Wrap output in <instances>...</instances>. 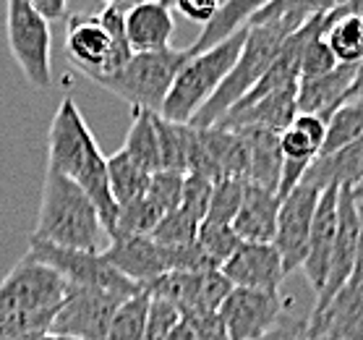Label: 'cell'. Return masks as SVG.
<instances>
[{
    "label": "cell",
    "mask_w": 363,
    "mask_h": 340,
    "mask_svg": "<svg viewBox=\"0 0 363 340\" xmlns=\"http://www.w3.org/2000/svg\"><path fill=\"white\" fill-rule=\"evenodd\" d=\"M186 322L194 327L199 340H233L228 327H225L220 312L217 314H204V317H194V319H186Z\"/></svg>",
    "instance_id": "b9f144b4"
},
{
    "label": "cell",
    "mask_w": 363,
    "mask_h": 340,
    "mask_svg": "<svg viewBox=\"0 0 363 340\" xmlns=\"http://www.w3.org/2000/svg\"><path fill=\"white\" fill-rule=\"evenodd\" d=\"M212 186L215 183L201 178V175H186V181H183V197L178 207L196 217L199 223H204L206 209H209V197H212Z\"/></svg>",
    "instance_id": "74e56055"
},
{
    "label": "cell",
    "mask_w": 363,
    "mask_h": 340,
    "mask_svg": "<svg viewBox=\"0 0 363 340\" xmlns=\"http://www.w3.org/2000/svg\"><path fill=\"white\" fill-rule=\"evenodd\" d=\"M167 340H199V338H196V332H194V327H191V324L181 317V319H178V324L170 330Z\"/></svg>",
    "instance_id": "7dc6e473"
},
{
    "label": "cell",
    "mask_w": 363,
    "mask_h": 340,
    "mask_svg": "<svg viewBox=\"0 0 363 340\" xmlns=\"http://www.w3.org/2000/svg\"><path fill=\"white\" fill-rule=\"evenodd\" d=\"M155 128H157L160 141V160L162 170H175V173H189V155L191 139H194V126L191 124H173L165 118L155 116Z\"/></svg>",
    "instance_id": "f1b7e54d"
},
{
    "label": "cell",
    "mask_w": 363,
    "mask_h": 340,
    "mask_svg": "<svg viewBox=\"0 0 363 340\" xmlns=\"http://www.w3.org/2000/svg\"><path fill=\"white\" fill-rule=\"evenodd\" d=\"M155 116L149 110L133 108V124L128 128L121 150L131 160H136L141 168H147L149 173L162 170V160H160V141H157V128H155Z\"/></svg>",
    "instance_id": "83f0119b"
},
{
    "label": "cell",
    "mask_w": 363,
    "mask_h": 340,
    "mask_svg": "<svg viewBox=\"0 0 363 340\" xmlns=\"http://www.w3.org/2000/svg\"><path fill=\"white\" fill-rule=\"evenodd\" d=\"M340 0H269L248 24H280L288 32H298L306 21L327 13Z\"/></svg>",
    "instance_id": "4316f807"
},
{
    "label": "cell",
    "mask_w": 363,
    "mask_h": 340,
    "mask_svg": "<svg viewBox=\"0 0 363 340\" xmlns=\"http://www.w3.org/2000/svg\"><path fill=\"white\" fill-rule=\"evenodd\" d=\"M280 194L264 186L246 181L243 202L233 228L240 241H254V243H272L274 231H277V215H280Z\"/></svg>",
    "instance_id": "d6986e66"
},
{
    "label": "cell",
    "mask_w": 363,
    "mask_h": 340,
    "mask_svg": "<svg viewBox=\"0 0 363 340\" xmlns=\"http://www.w3.org/2000/svg\"><path fill=\"white\" fill-rule=\"evenodd\" d=\"M183 181H186L183 173H175V170H157V173H152L147 197L167 215V212L178 209V204H181Z\"/></svg>",
    "instance_id": "d590c367"
},
{
    "label": "cell",
    "mask_w": 363,
    "mask_h": 340,
    "mask_svg": "<svg viewBox=\"0 0 363 340\" xmlns=\"http://www.w3.org/2000/svg\"><path fill=\"white\" fill-rule=\"evenodd\" d=\"M6 40H9L11 55L21 68L26 82L32 84L34 89H48L52 84L50 21H45L26 0H6Z\"/></svg>",
    "instance_id": "52a82bcc"
},
{
    "label": "cell",
    "mask_w": 363,
    "mask_h": 340,
    "mask_svg": "<svg viewBox=\"0 0 363 340\" xmlns=\"http://www.w3.org/2000/svg\"><path fill=\"white\" fill-rule=\"evenodd\" d=\"M353 194H355V199H358V202H363V181L358 183V186H355V189H353Z\"/></svg>",
    "instance_id": "f5cc1de1"
},
{
    "label": "cell",
    "mask_w": 363,
    "mask_h": 340,
    "mask_svg": "<svg viewBox=\"0 0 363 340\" xmlns=\"http://www.w3.org/2000/svg\"><path fill=\"white\" fill-rule=\"evenodd\" d=\"M347 100H363V60L358 63V74H355V82H353V87H350Z\"/></svg>",
    "instance_id": "c3c4849f"
},
{
    "label": "cell",
    "mask_w": 363,
    "mask_h": 340,
    "mask_svg": "<svg viewBox=\"0 0 363 340\" xmlns=\"http://www.w3.org/2000/svg\"><path fill=\"white\" fill-rule=\"evenodd\" d=\"M243 191H246V178H223L212 186V197H209V209H206V223H225L233 225L235 215L243 202Z\"/></svg>",
    "instance_id": "d6a6232c"
},
{
    "label": "cell",
    "mask_w": 363,
    "mask_h": 340,
    "mask_svg": "<svg viewBox=\"0 0 363 340\" xmlns=\"http://www.w3.org/2000/svg\"><path fill=\"white\" fill-rule=\"evenodd\" d=\"M160 3L167 9L181 11L189 21H196V24H209L223 6V0H160Z\"/></svg>",
    "instance_id": "60d3db41"
},
{
    "label": "cell",
    "mask_w": 363,
    "mask_h": 340,
    "mask_svg": "<svg viewBox=\"0 0 363 340\" xmlns=\"http://www.w3.org/2000/svg\"><path fill=\"white\" fill-rule=\"evenodd\" d=\"M256 340H311L308 338V319H288L282 317L272 330Z\"/></svg>",
    "instance_id": "7bdbcfd3"
},
{
    "label": "cell",
    "mask_w": 363,
    "mask_h": 340,
    "mask_svg": "<svg viewBox=\"0 0 363 340\" xmlns=\"http://www.w3.org/2000/svg\"><path fill=\"white\" fill-rule=\"evenodd\" d=\"M296 32H288L280 24H248L246 26V42L240 50L235 66L230 68V74L225 76V82L220 84V89L209 97L204 108L199 110L191 126L196 128H209V126L220 124L228 110L235 108L248 92L254 89L256 82L269 71L274 58L280 55L282 45L288 42Z\"/></svg>",
    "instance_id": "277c9868"
},
{
    "label": "cell",
    "mask_w": 363,
    "mask_h": 340,
    "mask_svg": "<svg viewBox=\"0 0 363 340\" xmlns=\"http://www.w3.org/2000/svg\"><path fill=\"white\" fill-rule=\"evenodd\" d=\"M298 116V84L282 87V89L264 94L259 100L251 102H238L235 108L228 110V116L220 121V128H269V131L282 133L293 124V118Z\"/></svg>",
    "instance_id": "2e32d148"
},
{
    "label": "cell",
    "mask_w": 363,
    "mask_h": 340,
    "mask_svg": "<svg viewBox=\"0 0 363 340\" xmlns=\"http://www.w3.org/2000/svg\"><path fill=\"white\" fill-rule=\"evenodd\" d=\"M29 257H34L42 265L52 267L55 273L68 283V285H84V288H102L116 290L123 296H136L141 293V285L131 283L128 278L118 273L102 251H82V249H63L55 243L40 238H29Z\"/></svg>",
    "instance_id": "9c48e42d"
},
{
    "label": "cell",
    "mask_w": 363,
    "mask_h": 340,
    "mask_svg": "<svg viewBox=\"0 0 363 340\" xmlns=\"http://www.w3.org/2000/svg\"><path fill=\"white\" fill-rule=\"evenodd\" d=\"M355 74H358V63H340L330 74L301 79L298 82V113H316L327 121L332 110L347 100Z\"/></svg>",
    "instance_id": "ffe728a7"
},
{
    "label": "cell",
    "mask_w": 363,
    "mask_h": 340,
    "mask_svg": "<svg viewBox=\"0 0 363 340\" xmlns=\"http://www.w3.org/2000/svg\"><path fill=\"white\" fill-rule=\"evenodd\" d=\"M324 40L335 53L337 63L363 60V18L350 13L345 6H335L324 13Z\"/></svg>",
    "instance_id": "d4e9b609"
},
{
    "label": "cell",
    "mask_w": 363,
    "mask_h": 340,
    "mask_svg": "<svg viewBox=\"0 0 363 340\" xmlns=\"http://www.w3.org/2000/svg\"><path fill=\"white\" fill-rule=\"evenodd\" d=\"M363 136V100H345L327 118V136L319 155H332Z\"/></svg>",
    "instance_id": "f546056e"
},
{
    "label": "cell",
    "mask_w": 363,
    "mask_h": 340,
    "mask_svg": "<svg viewBox=\"0 0 363 340\" xmlns=\"http://www.w3.org/2000/svg\"><path fill=\"white\" fill-rule=\"evenodd\" d=\"M358 238H361V209L355 202V194L350 186L340 189L337 202V233H335V249H332L330 275L324 288L314 296L311 312H319L330 304L340 290L345 288L355 267V254H358Z\"/></svg>",
    "instance_id": "4fadbf2b"
},
{
    "label": "cell",
    "mask_w": 363,
    "mask_h": 340,
    "mask_svg": "<svg viewBox=\"0 0 363 340\" xmlns=\"http://www.w3.org/2000/svg\"><path fill=\"white\" fill-rule=\"evenodd\" d=\"M322 191L316 186H296V189L282 197L280 215H277V231H274V249L280 251L285 275L303 267L308 254V238H311V225H314L316 207H319Z\"/></svg>",
    "instance_id": "8fae6325"
},
{
    "label": "cell",
    "mask_w": 363,
    "mask_h": 340,
    "mask_svg": "<svg viewBox=\"0 0 363 340\" xmlns=\"http://www.w3.org/2000/svg\"><path fill=\"white\" fill-rule=\"evenodd\" d=\"M340 3H353V0H340ZM340 3H337V6H340Z\"/></svg>",
    "instance_id": "11a10c76"
},
{
    "label": "cell",
    "mask_w": 363,
    "mask_h": 340,
    "mask_svg": "<svg viewBox=\"0 0 363 340\" xmlns=\"http://www.w3.org/2000/svg\"><path fill=\"white\" fill-rule=\"evenodd\" d=\"M108 181L110 194H113V199H116L118 209H121L147 194L152 173L147 168H141L136 160L128 158L123 150H118L116 155L108 158Z\"/></svg>",
    "instance_id": "484cf974"
},
{
    "label": "cell",
    "mask_w": 363,
    "mask_h": 340,
    "mask_svg": "<svg viewBox=\"0 0 363 340\" xmlns=\"http://www.w3.org/2000/svg\"><path fill=\"white\" fill-rule=\"evenodd\" d=\"M363 181V136L347 144L342 150L332 152V155H319V158L308 165L303 181L306 186H316L319 191L330 189V186H350L355 189Z\"/></svg>",
    "instance_id": "7402d4cb"
},
{
    "label": "cell",
    "mask_w": 363,
    "mask_h": 340,
    "mask_svg": "<svg viewBox=\"0 0 363 340\" xmlns=\"http://www.w3.org/2000/svg\"><path fill=\"white\" fill-rule=\"evenodd\" d=\"M66 50L68 60L91 82L118 74L133 58L125 34V11L121 6H105L94 16H68Z\"/></svg>",
    "instance_id": "3957f363"
},
{
    "label": "cell",
    "mask_w": 363,
    "mask_h": 340,
    "mask_svg": "<svg viewBox=\"0 0 363 340\" xmlns=\"http://www.w3.org/2000/svg\"><path fill=\"white\" fill-rule=\"evenodd\" d=\"M290 301L280 290L233 288L220 317L233 340H256L269 332L288 312Z\"/></svg>",
    "instance_id": "7c38bea8"
},
{
    "label": "cell",
    "mask_w": 363,
    "mask_h": 340,
    "mask_svg": "<svg viewBox=\"0 0 363 340\" xmlns=\"http://www.w3.org/2000/svg\"><path fill=\"white\" fill-rule=\"evenodd\" d=\"M68 283L52 267L24 254L0 283V317L58 312Z\"/></svg>",
    "instance_id": "ba28073f"
},
{
    "label": "cell",
    "mask_w": 363,
    "mask_h": 340,
    "mask_svg": "<svg viewBox=\"0 0 363 340\" xmlns=\"http://www.w3.org/2000/svg\"><path fill=\"white\" fill-rule=\"evenodd\" d=\"M238 133L246 141L248 152L246 181L277 191L282 178V165H285L280 150V133L269 131V128H238Z\"/></svg>",
    "instance_id": "603a6c76"
},
{
    "label": "cell",
    "mask_w": 363,
    "mask_h": 340,
    "mask_svg": "<svg viewBox=\"0 0 363 340\" xmlns=\"http://www.w3.org/2000/svg\"><path fill=\"white\" fill-rule=\"evenodd\" d=\"M353 285H363V217H361V238H358V254H355V267H353V275H350V280Z\"/></svg>",
    "instance_id": "bcb514c9"
},
{
    "label": "cell",
    "mask_w": 363,
    "mask_h": 340,
    "mask_svg": "<svg viewBox=\"0 0 363 340\" xmlns=\"http://www.w3.org/2000/svg\"><path fill=\"white\" fill-rule=\"evenodd\" d=\"M189 58V48L186 50L165 48V50L152 53H133V58L118 74L94 79V84L113 92L116 97L125 100L133 108L160 113L175 76H178V71Z\"/></svg>",
    "instance_id": "8992f818"
},
{
    "label": "cell",
    "mask_w": 363,
    "mask_h": 340,
    "mask_svg": "<svg viewBox=\"0 0 363 340\" xmlns=\"http://www.w3.org/2000/svg\"><path fill=\"white\" fill-rule=\"evenodd\" d=\"M37 13H40L45 21H58V18L66 16L68 0H26Z\"/></svg>",
    "instance_id": "f6af8a7d"
},
{
    "label": "cell",
    "mask_w": 363,
    "mask_h": 340,
    "mask_svg": "<svg viewBox=\"0 0 363 340\" xmlns=\"http://www.w3.org/2000/svg\"><path fill=\"white\" fill-rule=\"evenodd\" d=\"M340 63L335 58V53L330 50V45L324 40V34L314 37L306 45L303 55H301V79H314V76H324L335 71Z\"/></svg>",
    "instance_id": "8d00e7d4"
},
{
    "label": "cell",
    "mask_w": 363,
    "mask_h": 340,
    "mask_svg": "<svg viewBox=\"0 0 363 340\" xmlns=\"http://www.w3.org/2000/svg\"><path fill=\"white\" fill-rule=\"evenodd\" d=\"M280 150H282V158L285 160L308 163V165H311V163L319 158V152H322L303 131H298L296 126H288V128L280 133Z\"/></svg>",
    "instance_id": "ab89813d"
},
{
    "label": "cell",
    "mask_w": 363,
    "mask_h": 340,
    "mask_svg": "<svg viewBox=\"0 0 363 340\" xmlns=\"http://www.w3.org/2000/svg\"><path fill=\"white\" fill-rule=\"evenodd\" d=\"M175 32L173 9L162 6L160 0L136 3L125 9V34L133 53H152L170 48V37Z\"/></svg>",
    "instance_id": "44dd1931"
},
{
    "label": "cell",
    "mask_w": 363,
    "mask_h": 340,
    "mask_svg": "<svg viewBox=\"0 0 363 340\" xmlns=\"http://www.w3.org/2000/svg\"><path fill=\"white\" fill-rule=\"evenodd\" d=\"M199 225L201 223H199L196 217L178 207L160 220V225L152 233V238L157 241V243H162V246H186V243L196 241Z\"/></svg>",
    "instance_id": "e575fe53"
},
{
    "label": "cell",
    "mask_w": 363,
    "mask_h": 340,
    "mask_svg": "<svg viewBox=\"0 0 363 340\" xmlns=\"http://www.w3.org/2000/svg\"><path fill=\"white\" fill-rule=\"evenodd\" d=\"M243 42H246V26L230 34L228 40L212 45L209 50L194 53L175 76L160 116L173 124H191L194 116L209 102V97L220 89L225 76L230 74L243 50Z\"/></svg>",
    "instance_id": "5b68a950"
},
{
    "label": "cell",
    "mask_w": 363,
    "mask_h": 340,
    "mask_svg": "<svg viewBox=\"0 0 363 340\" xmlns=\"http://www.w3.org/2000/svg\"><path fill=\"white\" fill-rule=\"evenodd\" d=\"M308 338L363 340V285L347 283L327 307L311 312Z\"/></svg>",
    "instance_id": "ac0fdd59"
},
{
    "label": "cell",
    "mask_w": 363,
    "mask_h": 340,
    "mask_svg": "<svg viewBox=\"0 0 363 340\" xmlns=\"http://www.w3.org/2000/svg\"><path fill=\"white\" fill-rule=\"evenodd\" d=\"M37 340H79V338H68V335H55V332H45Z\"/></svg>",
    "instance_id": "f907efd6"
},
{
    "label": "cell",
    "mask_w": 363,
    "mask_h": 340,
    "mask_svg": "<svg viewBox=\"0 0 363 340\" xmlns=\"http://www.w3.org/2000/svg\"><path fill=\"white\" fill-rule=\"evenodd\" d=\"M220 273L233 283V288L254 290H280L282 280L288 278L274 243H254V241H243Z\"/></svg>",
    "instance_id": "9a60e30c"
},
{
    "label": "cell",
    "mask_w": 363,
    "mask_h": 340,
    "mask_svg": "<svg viewBox=\"0 0 363 340\" xmlns=\"http://www.w3.org/2000/svg\"><path fill=\"white\" fill-rule=\"evenodd\" d=\"M340 6H345L350 13H355V16L363 18V0H353V3H340Z\"/></svg>",
    "instance_id": "681fc988"
},
{
    "label": "cell",
    "mask_w": 363,
    "mask_h": 340,
    "mask_svg": "<svg viewBox=\"0 0 363 340\" xmlns=\"http://www.w3.org/2000/svg\"><path fill=\"white\" fill-rule=\"evenodd\" d=\"M178 319H181V314H178V309H175L173 304H167V301L152 296L144 340H167V335H170V330L178 324Z\"/></svg>",
    "instance_id": "f35d334b"
},
{
    "label": "cell",
    "mask_w": 363,
    "mask_h": 340,
    "mask_svg": "<svg viewBox=\"0 0 363 340\" xmlns=\"http://www.w3.org/2000/svg\"><path fill=\"white\" fill-rule=\"evenodd\" d=\"M149 307H152V296L144 288L141 293L131 296L123 307L118 309V314L113 317L105 340H144L147 335V319H149Z\"/></svg>",
    "instance_id": "4dcf8cb0"
},
{
    "label": "cell",
    "mask_w": 363,
    "mask_h": 340,
    "mask_svg": "<svg viewBox=\"0 0 363 340\" xmlns=\"http://www.w3.org/2000/svg\"><path fill=\"white\" fill-rule=\"evenodd\" d=\"M162 217L165 212L144 194L141 199L118 209V223L113 236H152Z\"/></svg>",
    "instance_id": "1f68e13d"
},
{
    "label": "cell",
    "mask_w": 363,
    "mask_h": 340,
    "mask_svg": "<svg viewBox=\"0 0 363 340\" xmlns=\"http://www.w3.org/2000/svg\"><path fill=\"white\" fill-rule=\"evenodd\" d=\"M32 238L63 249L102 251L110 243V233L99 220L94 202L71 178L48 170L42 181L40 215Z\"/></svg>",
    "instance_id": "7a4b0ae2"
},
{
    "label": "cell",
    "mask_w": 363,
    "mask_h": 340,
    "mask_svg": "<svg viewBox=\"0 0 363 340\" xmlns=\"http://www.w3.org/2000/svg\"><path fill=\"white\" fill-rule=\"evenodd\" d=\"M102 257L141 288L167 273V251L152 236H110Z\"/></svg>",
    "instance_id": "5bb4252c"
},
{
    "label": "cell",
    "mask_w": 363,
    "mask_h": 340,
    "mask_svg": "<svg viewBox=\"0 0 363 340\" xmlns=\"http://www.w3.org/2000/svg\"><path fill=\"white\" fill-rule=\"evenodd\" d=\"M298 131H303L308 139L314 141L316 147L322 150L324 147V136H327V121H324L322 116H316V113H298L296 118H293V124Z\"/></svg>",
    "instance_id": "ee69618b"
},
{
    "label": "cell",
    "mask_w": 363,
    "mask_h": 340,
    "mask_svg": "<svg viewBox=\"0 0 363 340\" xmlns=\"http://www.w3.org/2000/svg\"><path fill=\"white\" fill-rule=\"evenodd\" d=\"M40 335H16V338H0V340H37Z\"/></svg>",
    "instance_id": "db71d44e"
},
{
    "label": "cell",
    "mask_w": 363,
    "mask_h": 340,
    "mask_svg": "<svg viewBox=\"0 0 363 340\" xmlns=\"http://www.w3.org/2000/svg\"><path fill=\"white\" fill-rule=\"evenodd\" d=\"M105 3H108V6H121V9H131L133 3H136V0H105Z\"/></svg>",
    "instance_id": "816d5d0a"
},
{
    "label": "cell",
    "mask_w": 363,
    "mask_h": 340,
    "mask_svg": "<svg viewBox=\"0 0 363 340\" xmlns=\"http://www.w3.org/2000/svg\"><path fill=\"white\" fill-rule=\"evenodd\" d=\"M128 299L131 296H123L116 290L68 285L66 299L52 317L50 332L79 340H105L113 317Z\"/></svg>",
    "instance_id": "30bf717a"
},
{
    "label": "cell",
    "mask_w": 363,
    "mask_h": 340,
    "mask_svg": "<svg viewBox=\"0 0 363 340\" xmlns=\"http://www.w3.org/2000/svg\"><path fill=\"white\" fill-rule=\"evenodd\" d=\"M196 243L204 249V254L212 262H215L217 270H223V265L228 259L235 254L243 241L238 238V233L233 225H225V223H201L199 225V236H196Z\"/></svg>",
    "instance_id": "836d02e7"
},
{
    "label": "cell",
    "mask_w": 363,
    "mask_h": 340,
    "mask_svg": "<svg viewBox=\"0 0 363 340\" xmlns=\"http://www.w3.org/2000/svg\"><path fill=\"white\" fill-rule=\"evenodd\" d=\"M267 3L269 0H225L223 6H220V11L215 13V18L209 24H204V29L199 32L196 42L189 45V53L191 55L194 53H204L212 45H217V42L228 40L230 34L248 26V21L264 9Z\"/></svg>",
    "instance_id": "cb8c5ba5"
},
{
    "label": "cell",
    "mask_w": 363,
    "mask_h": 340,
    "mask_svg": "<svg viewBox=\"0 0 363 340\" xmlns=\"http://www.w3.org/2000/svg\"><path fill=\"white\" fill-rule=\"evenodd\" d=\"M311 340H332V338H311Z\"/></svg>",
    "instance_id": "9f6ffc18"
},
{
    "label": "cell",
    "mask_w": 363,
    "mask_h": 340,
    "mask_svg": "<svg viewBox=\"0 0 363 340\" xmlns=\"http://www.w3.org/2000/svg\"><path fill=\"white\" fill-rule=\"evenodd\" d=\"M48 170L66 175L94 202L105 231L113 236L118 204L110 194L108 158L99 152L74 97H63L48 131Z\"/></svg>",
    "instance_id": "6da1fadb"
},
{
    "label": "cell",
    "mask_w": 363,
    "mask_h": 340,
    "mask_svg": "<svg viewBox=\"0 0 363 340\" xmlns=\"http://www.w3.org/2000/svg\"><path fill=\"white\" fill-rule=\"evenodd\" d=\"M337 202L340 189L330 186L322 191L319 197V207H316L314 225H311V238H308V254H306L303 270L306 280L311 283L314 296L324 288L327 275H330L332 249H335V233H337Z\"/></svg>",
    "instance_id": "e0dca14e"
}]
</instances>
